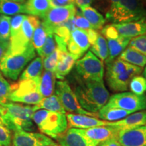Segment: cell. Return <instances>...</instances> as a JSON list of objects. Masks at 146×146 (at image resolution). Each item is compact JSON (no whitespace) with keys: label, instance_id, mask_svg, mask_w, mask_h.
<instances>
[{"label":"cell","instance_id":"cell-1","mask_svg":"<svg viewBox=\"0 0 146 146\" xmlns=\"http://www.w3.org/2000/svg\"><path fill=\"white\" fill-rule=\"evenodd\" d=\"M74 93L82 108L87 112L97 113L108 102L110 94L104 80H85L74 74Z\"/></svg>","mask_w":146,"mask_h":146},{"label":"cell","instance_id":"cell-2","mask_svg":"<svg viewBox=\"0 0 146 146\" xmlns=\"http://www.w3.org/2000/svg\"><path fill=\"white\" fill-rule=\"evenodd\" d=\"M142 72V68L126 62L119 58L106 64V80L110 89L116 92L126 91L134 76Z\"/></svg>","mask_w":146,"mask_h":146},{"label":"cell","instance_id":"cell-3","mask_svg":"<svg viewBox=\"0 0 146 146\" xmlns=\"http://www.w3.org/2000/svg\"><path fill=\"white\" fill-rule=\"evenodd\" d=\"M106 20L113 24L146 21V3L144 0H119L106 13Z\"/></svg>","mask_w":146,"mask_h":146},{"label":"cell","instance_id":"cell-4","mask_svg":"<svg viewBox=\"0 0 146 146\" xmlns=\"http://www.w3.org/2000/svg\"><path fill=\"white\" fill-rule=\"evenodd\" d=\"M3 108V125L13 131H31L34 129L32 116L35 112L33 106L14 102L1 104Z\"/></svg>","mask_w":146,"mask_h":146},{"label":"cell","instance_id":"cell-5","mask_svg":"<svg viewBox=\"0 0 146 146\" xmlns=\"http://www.w3.org/2000/svg\"><path fill=\"white\" fill-rule=\"evenodd\" d=\"M32 120L40 131L47 137L58 139L68 128L66 114L39 110L33 113Z\"/></svg>","mask_w":146,"mask_h":146},{"label":"cell","instance_id":"cell-6","mask_svg":"<svg viewBox=\"0 0 146 146\" xmlns=\"http://www.w3.org/2000/svg\"><path fill=\"white\" fill-rule=\"evenodd\" d=\"M35 56V50L32 44L21 52L6 53L0 63V71L6 78L16 81L27 64Z\"/></svg>","mask_w":146,"mask_h":146},{"label":"cell","instance_id":"cell-7","mask_svg":"<svg viewBox=\"0 0 146 146\" xmlns=\"http://www.w3.org/2000/svg\"><path fill=\"white\" fill-rule=\"evenodd\" d=\"M39 81L40 78L19 80L17 83L11 84L9 101L29 105L39 104L43 98L39 92Z\"/></svg>","mask_w":146,"mask_h":146},{"label":"cell","instance_id":"cell-8","mask_svg":"<svg viewBox=\"0 0 146 146\" xmlns=\"http://www.w3.org/2000/svg\"><path fill=\"white\" fill-rule=\"evenodd\" d=\"M41 23L37 16L26 15L21 28L15 35L10 37L7 54L21 52L32 44V38L35 29Z\"/></svg>","mask_w":146,"mask_h":146},{"label":"cell","instance_id":"cell-9","mask_svg":"<svg viewBox=\"0 0 146 146\" xmlns=\"http://www.w3.org/2000/svg\"><path fill=\"white\" fill-rule=\"evenodd\" d=\"M75 69L76 74L85 80L102 81L104 76L103 62L91 51L76 62Z\"/></svg>","mask_w":146,"mask_h":146},{"label":"cell","instance_id":"cell-10","mask_svg":"<svg viewBox=\"0 0 146 146\" xmlns=\"http://www.w3.org/2000/svg\"><path fill=\"white\" fill-rule=\"evenodd\" d=\"M55 91L66 112H70V114L87 115L96 118L98 117L97 113L87 112L82 108L68 81L64 80L58 81L56 83Z\"/></svg>","mask_w":146,"mask_h":146},{"label":"cell","instance_id":"cell-11","mask_svg":"<svg viewBox=\"0 0 146 146\" xmlns=\"http://www.w3.org/2000/svg\"><path fill=\"white\" fill-rule=\"evenodd\" d=\"M106 105L118 108L132 113L146 110V96H138L132 92H123L113 95Z\"/></svg>","mask_w":146,"mask_h":146},{"label":"cell","instance_id":"cell-12","mask_svg":"<svg viewBox=\"0 0 146 146\" xmlns=\"http://www.w3.org/2000/svg\"><path fill=\"white\" fill-rule=\"evenodd\" d=\"M76 13V8L74 5L52 8L43 18H41V22L48 32L53 33L56 27L74 17Z\"/></svg>","mask_w":146,"mask_h":146},{"label":"cell","instance_id":"cell-13","mask_svg":"<svg viewBox=\"0 0 146 146\" xmlns=\"http://www.w3.org/2000/svg\"><path fill=\"white\" fill-rule=\"evenodd\" d=\"M12 143L14 146H60L45 135L23 130L14 131Z\"/></svg>","mask_w":146,"mask_h":146},{"label":"cell","instance_id":"cell-14","mask_svg":"<svg viewBox=\"0 0 146 146\" xmlns=\"http://www.w3.org/2000/svg\"><path fill=\"white\" fill-rule=\"evenodd\" d=\"M90 46L86 31L76 28L71 33L67 43V50L69 53L80 58Z\"/></svg>","mask_w":146,"mask_h":146},{"label":"cell","instance_id":"cell-15","mask_svg":"<svg viewBox=\"0 0 146 146\" xmlns=\"http://www.w3.org/2000/svg\"><path fill=\"white\" fill-rule=\"evenodd\" d=\"M60 146H98L84 134L82 129L70 128L58 139Z\"/></svg>","mask_w":146,"mask_h":146},{"label":"cell","instance_id":"cell-16","mask_svg":"<svg viewBox=\"0 0 146 146\" xmlns=\"http://www.w3.org/2000/svg\"><path fill=\"white\" fill-rule=\"evenodd\" d=\"M117 139L122 146H146V125L120 131Z\"/></svg>","mask_w":146,"mask_h":146},{"label":"cell","instance_id":"cell-17","mask_svg":"<svg viewBox=\"0 0 146 146\" xmlns=\"http://www.w3.org/2000/svg\"><path fill=\"white\" fill-rule=\"evenodd\" d=\"M66 118L68 125L70 128H75L80 129H87L101 126H108L110 122L98 119L96 117L87 115L67 114Z\"/></svg>","mask_w":146,"mask_h":146},{"label":"cell","instance_id":"cell-18","mask_svg":"<svg viewBox=\"0 0 146 146\" xmlns=\"http://www.w3.org/2000/svg\"><path fill=\"white\" fill-rule=\"evenodd\" d=\"M146 125V110H142L129 114L123 119L116 122H110L112 126L118 131H126Z\"/></svg>","mask_w":146,"mask_h":146},{"label":"cell","instance_id":"cell-19","mask_svg":"<svg viewBox=\"0 0 146 146\" xmlns=\"http://www.w3.org/2000/svg\"><path fill=\"white\" fill-rule=\"evenodd\" d=\"M59 51L58 64L56 66L54 74L56 78L60 80H64L65 76L70 73L71 70L75 65L76 62L79 59L77 56H74L68 51Z\"/></svg>","mask_w":146,"mask_h":146},{"label":"cell","instance_id":"cell-20","mask_svg":"<svg viewBox=\"0 0 146 146\" xmlns=\"http://www.w3.org/2000/svg\"><path fill=\"white\" fill-rule=\"evenodd\" d=\"M85 135L99 145L102 142L112 137H117L119 131L112 126H101L87 129H82Z\"/></svg>","mask_w":146,"mask_h":146},{"label":"cell","instance_id":"cell-21","mask_svg":"<svg viewBox=\"0 0 146 146\" xmlns=\"http://www.w3.org/2000/svg\"><path fill=\"white\" fill-rule=\"evenodd\" d=\"M120 36L132 38L146 34V21L113 24Z\"/></svg>","mask_w":146,"mask_h":146},{"label":"cell","instance_id":"cell-22","mask_svg":"<svg viewBox=\"0 0 146 146\" xmlns=\"http://www.w3.org/2000/svg\"><path fill=\"white\" fill-rule=\"evenodd\" d=\"M131 39V38L120 36L117 39L106 40L108 49V57L105 62L106 64L116 59L127 48Z\"/></svg>","mask_w":146,"mask_h":146},{"label":"cell","instance_id":"cell-23","mask_svg":"<svg viewBox=\"0 0 146 146\" xmlns=\"http://www.w3.org/2000/svg\"><path fill=\"white\" fill-rule=\"evenodd\" d=\"M25 5V14L43 18L50 10V0H27Z\"/></svg>","mask_w":146,"mask_h":146},{"label":"cell","instance_id":"cell-24","mask_svg":"<svg viewBox=\"0 0 146 146\" xmlns=\"http://www.w3.org/2000/svg\"><path fill=\"white\" fill-rule=\"evenodd\" d=\"M131 114V112L125 110L109 106L106 104L98 111V116L102 120L112 123L123 119Z\"/></svg>","mask_w":146,"mask_h":146},{"label":"cell","instance_id":"cell-25","mask_svg":"<svg viewBox=\"0 0 146 146\" xmlns=\"http://www.w3.org/2000/svg\"><path fill=\"white\" fill-rule=\"evenodd\" d=\"M56 75L54 72L45 70L42 72L39 81V92L43 98L50 97L54 94L56 87Z\"/></svg>","mask_w":146,"mask_h":146},{"label":"cell","instance_id":"cell-26","mask_svg":"<svg viewBox=\"0 0 146 146\" xmlns=\"http://www.w3.org/2000/svg\"><path fill=\"white\" fill-rule=\"evenodd\" d=\"M80 11L93 29L97 31L103 28L106 23V18L96 9L92 6H85L80 8Z\"/></svg>","mask_w":146,"mask_h":146},{"label":"cell","instance_id":"cell-27","mask_svg":"<svg viewBox=\"0 0 146 146\" xmlns=\"http://www.w3.org/2000/svg\"><path fill=\"white\" fill-rule=\"evenodd\" d=\"M33 108L34 112L39 110H45L50 112L66 114V111L56 94H53L52 96L47 97V98H43L39 104L34 105Z\"/></svg>","mask_w":146,"mask_h":146},{"label":"cell","instance_id":"cell-28","mask_svg":"<svg viewBox=\"0 0 146 146\" xmlns=\"http://www.w3.org/2000/svg\"><path fill=\"white\" fill-rule=\"evenodd\" d=\"M126 62L143 68L146 65V56L131 47H128L121 53L119 57Z\"/></svg>","mask_w":146,"mask_h":146},{"label":"cell","instance_id":"cell-29","mask_svg":"<svg viewBox=\"0 0 146 146\" xmlns=\"http://www.w3.org/2000/svg\"><path fill=\"white\" fill-rule=\"evenodd\" d=\"M43 59L41 57H36L31 61L20 76L19 80L36 79L41 78L43 72Z\"/></svg>","mask_w":146,"mask_h":146},{"label":"cell","instance_id":"cell-30","mask_svg":"<svg viewBox=\"0 0 146 146\" xmlns=\"http://www.w3.org/2000/svg\"><path fill=\"white\" fill-rule=\"evenodd\" d=\"M0 14L5 16L25 14V5L12 0H0Z\"/></svg>","mask_w":146,"mask_h":146},{"label":"cell","instance_id":"cell-31","mask_svg":"<svg viewBox=\"0 0 146 146\" xmlns=\"http://www.w3.org/2000/svg\"><path fill=\"white\" fill-rule=\"evenodd\" d=\"M91 52L94 53L97 58H99L102 62H105L107 60L108 57L107 41L102 35L100 33L94 44L91 45Z\"/></svg>","mask_w":146,"mask_h":146},{"label":"cell","instance_id":"cell-32","mask_svg":"<svg viewBox=\"0 0 146 146\" xmlns=\"http://www.w3.org/2000/svg\"><path fill=\"white\" fill-rule=\"evenodd\" d=\"M49 33H50L48 32L44 25L41 21L39 26L35 30L32 38V45L36 52L41 50V47L43 46L45 41H46L47 35Z\"/></svg>","mask_w":146,"mask_h":146},{"label":"cell","instance_id":"cell-33","mask_svg":"<svg viewBox=\"0 0 146 146\" xmlns=\"http://www.w3.org/2000/svg\"><path fill=\"white\" fill-rule=\"evenodd\" d=\"M75 3L79 8L93 5V8L97 10H100L106 13L110 8V0H75Z\"/></svg>","mask_w":146,"mask_h":146},{"label":"cell","instance_id":"cell-34","mask_svg":"<svg viewBox=\"0 0 146 146\" xmlns=\"http://www.w3.org/2000/svg\"><path fill=\"white\" fill-rule=\"evenodd\" d=\"M56 49H57V44L54 34L49 33L47 35L44 45L41 47V50L38 51L37 53L39 55V57H41L42 59H44L47 56L52 54Z\"/></svg>","mask_w":146,"mask_h":146},{"label":"cell","instance_id":"cell-35","mask_svg":"<svg viewBox=\"0 0 146 146\" xmlns=\"http://www.w3.org/2000/svg\"><path fill=\"white\" fill-rule=\"evenodd\" d=\"M131 92L138 96L144 95L146 91V81L142 76H135L131 80L129 85Z\"/></svg>","mask_w":146,"mask_h":146},{"label":"cell","instance_id":"cell-36","mask_svg":"<svg viewBox=\"0 0 146 146\" xmlns=\"http://www.w3.org/2000/svg\"><path fill=\"white\" fill-rule=\"evenodd\" d=\"M10 19L8 16L1 15L0 19V42L9 41L10 39Z\"/></svg>","mask_w":146,"mask_h":146},{"label":"cell","instance_id":"cell-37","mask_svg":"<svg viewBox=\"0 0 146 146\" xmlns=\"http://www.w3.org/2000/svg\"><path fill=\"white\" fill-rule=\"evenodd\" d=\"M129 46L146 56V34L132 38L129 42Z\"/></svg>","mask_w":146,"mask_h":146},{"label":"cell","instance_id":"cell-38","mask_svg":"<svg viewBox=\"0 0 146 146\" xmlns=\"http://www.w3.org/2000/svg\"><path fill=\"white\" fill-rule=\"evenodd\" d=\"M58 56H59V51L57 48L52 54L43 59V64L45 70L54 72L58 64Z\"/></svg>","mask_w":146,"mask_h":146},{"label":"cell","instance_id":"cell-39","mask_svg":"<svg viewBox=\"0 0 146 146\" xmlns=\"http://www.w3.org/2000/svg\"><path fill=\"white\" fill-rule=\"evenodd\" d=\"M10 94V84L2 76H0V104L8 103Z\"/></svg>","mask_w":146,"mask_h":146},{"label":"cell","instance_id":"cell-40","mask_svg":"<svg viewBox=\"0 0 146 146\" xmlns=\"http://www.w3.org/2000/svg\"><path fill=\"white\" fill-rule=\"evenodd\" d=\"M26 15L16 14L11 17L10 19V37L15 35L21 28L22 25Z\"/></svg>","mask_w":146,"mask_h":146},{"label":"cell","instance_id":"cell-41","mask_svg":"<svg viewBox=\"0 0 146 146\" xmlns=\"http://www.w3.org/2000/svg\"><path fill=\"white\" fill-rule=\"evenodd\" d=\"M11 139L10 130L3 124L0 123V145L10 146Z\"/></svg>","mask_w":146,"mask_h":146},{"label":"cell","instance_id":"cell-42","mask_svg":"<svg viewBox=\"0 0 146 146\" xmlns=\"http://www.w3.org/2000/svg\"><path fill=\"white\" fill-rule=\"evenodd\" d=\"M102 36H104V37L107 40L117 39L120 36L113 24L106 25L102 29Z\"/></svg>","mask_w":146,"mask_h":146},{"label":"cell","instance_id":"cell-43","mask_svg":"<svg viewBox=\"0 0 146 146\" xmlns=\"http://www.w3.org/2000/svg\"><path fill=\"white\" fill-rule=\"evenodd\" d=\"M74 23H75L76 27L82 30L88 31L89 29H93L88 21L80 13L76 14L74 16Z\"/></svg>","mask_w":146,"mask_h":146},{"label":"cell","instance_id":"cell-44","mask_svg":"<svg viewBox=\"0 0 146 146\" xmlns=\"http://www.w3.org/2000/svg\"><path fill=\"white\" fill-rule=\"evenodd\" d=\"M51 8L67 6L70 5H74L75 0H50Z\"/></svg>","mask_w":146,"mask_h":146},{"label":"cell","instance_id":"cell-45","mask_svg":"<svg viewBox=\"0 0 146 146\" xmlns=\"http://www.w3.org/2000/svg\"><path fill=\"white\" fill-rule=\"evenodd\" d=\"M87 36H88V39L90 43V45H94L95 42L96 41L97 39H98V35H99V33L95 29H89L88 31H86Z\"/></svg>","mask_w":146,"mask_h":146},{"label":"cell","instance_id":"cell-46","mask_svg":"<svg viewBox=\"0 0 146 146\" xmlns=\"http://www.w3.org/2000/svg\"><path fill=\"white\" fill-rule=\"evenodd\" d=\"M98 146H122L118 140L117 137L110 138L106 141L102 142Z\"/></svg>","mask_w":146,"mask_h":146},{"label":"cell","instance_id":"cell-47","mask_svg":"<svg viewBox=\"0 0 146 146\" xmlns=\"http://www.w3.org/2000/svg\"><path fill=\"white\" fill-rule=\"evenodd\" d=\"M9 47V41L0 42V63L6 54Z\"/></svg>","mask_w":146,"mask_h":146},{"label":"cell","instance_id":"cell-48","mask_svg":"<svg viewBox=\"0 0 146 146\" xmlns=\"http://www.w3.org/2000/svg\"><path fill=\"white\" fill-rule=\"evenodd\" d=\"M0 123L3 124V108L0 104Z\"/></svg>","mask_w":146,"mask_h":146},{"label":"cell","instance_id":"cell-49","mask_svg":"<svg viewBox=\"0 0 146 146\" xmlns=\"http://www.w3.org/2000/svg\"><path fill=\"white\" fill-rule=\"evenodd\" d=\"M118 1H119V0H110V8H113V7L116 6V4H117L118 2Z\"/></svg>","mask_w":146,"mask_h":146},{"label":"cell","instance_id":"cell-50","mask_svg":"<svg viewBox=\"0 0 146 146\" xmlns=\"http://www.w3.org/2000/svg\"><path fill=\"white\" fill-rule=\"evenodd\" d=\"M12 1H15V2H18V3H25V1L27 0H12Z\"/></svg>","mask_w":146,"mask_h":146},{"label":"cell","instance_id":"cell-51","mask_svg":"<svg viewBox=\"0 0 146 146\" xmlns=\"http://www.w3.org/2000/svg\"><path fill=\"white\" fill-rule=\"evenodd\" d=\"M143 77H144V78H145V81H146V66H145V68H144V70H143Z\"/></svg>","mask_w":146,"mask_h":146},{"label":"cell","instance_id":"cell-52","mask_svg":"<svg viewBox=\"0 0 146 146\" xmlns=\"http://www.w3.org/2000/svg\"><path fill=\"white\" fill-rule=\"evenodd\" d=\"M0 76H1V71H0Z\"/></svg>","mask_w":146,"mask_h":146},{"label":"cell","instance_id":"cell-53","mask_svg":"<svg viewBox=\"0 0 146 146\" xmlns=\"http://www.w3.org/2000/svg\"><path fill=\"white\" fill-rule=\"evenodd\" d=\"M144 1H145V3H146V0H144Z\"/></svg>","mask_w":146,"mask_h":146},{"label":"cell","instance_id":"cell-54","mask_svg":"<svg viewBox=\"0 0 146 146\" xmlns=\"http://www.w3.org/2000/svg\"><path fill=\"white\" fill-rule=\"evenodd\" d=\"M0 19H1V15H0Z\"/></svg>","mask_w":146,"mask_h":146},{"label":"cell","instance_id":"cell-55","mask_svg":"<svg viewBox=\"0 0 146 146\" xmlns=\"http://www.w3.org/2000/svg\"><path fill=\"white\" fill-rule=\"evenodd\" d=\"M0 146H1V145H0Z\"/></svg>","mask_w":146,"mask_h":146}]
</instances>
